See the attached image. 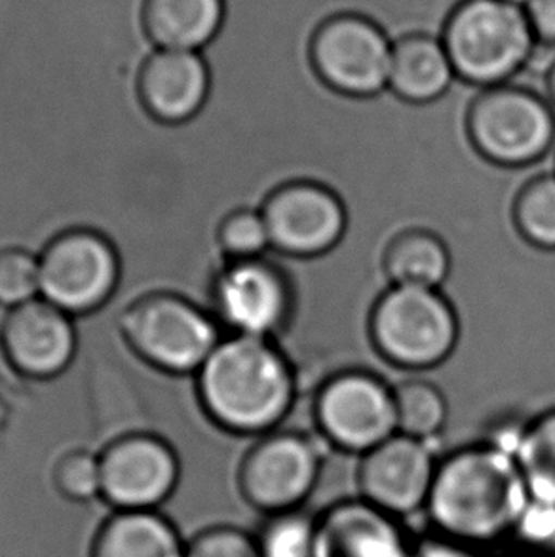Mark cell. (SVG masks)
<instances>
[{
  "instance_id": "27",
  "label": "cell",
  "mask_w": 555,
  "mask_h": 557,
  "mask_svg": "<svg viewBox=\"0 0 555 557\" xmlns=\"http://www.w3.org/2000/svg\"><path fill=\"white\" fill-rule=\"evenodd\" d=\"M40 294L38 257L15 246L0 248V305L15 309Z\"/></svg>"
},
{
  "instance_id": "15",
  "label": "cell",
  "mask_w": 555,
  "mask_h": 557,
  "mask_svg": "<svg viewBox=\"0 0 555 557\" xmlns=\"http://www.w3.org/2000/svg\"><path fill=\"white\" fill-rule=\"evenodd\" d=\"M0 339L8 362L30 379L60 375L76 355L73 317L42 297L10 310Z\"/></svg>"
},
{
  "instance_id": "6",
  "label": "cell",
  "mask_w": 555,
  "mask_h": 557,
  "mask_svg": "<svg viewBox=\"0 0 555 557\" xmlns=\"http://www.w3.org/2000/svg\"><path fill=\"white\" fill-rule=\"evenodd\" d=\"M124 339L157 370L195 373L221 341L219 322L196 302L172 292L139 297L121 318Z\"/></svg>"
},
{
  "instance_id": "7",
  "label": "cell",
  "mask_w": 555,
  "mask_h": 557,
  "mask_svg": "<svg viewBox=\"0 0 555 557\" xmlns=\"http://www.w3.org/2000/svg\"><path fill=\"white\" fill-rule=\"evenodd\" d=\"M211 307L233 335L278 341L292 322L295 286L284 259L226 261L211 284Z\"/></svg>"
},
{
  "instance_id": "30",
  "label": "cell",
  "mask_w": 555,
  "mask_h": 557,
  "mask_svg": "<svg viewBox=\"0 0 555 557\" xmlns=\"http://www.w3.org/2000/svg\"><path fill=\"white\" fill-rule=\"evenodd\" d=\"M514 535L536 550H555V505L531 500Z\"/></svg>"
},
{
  "instance_id": "29",
  "label": "cell",
  "mask_w": 555,
  "mask_h": 557,
  "mask_svg": "<svg viewBox=\"0 0 555 557\" xmlns=\"http://www.w3.org/2000/svg\"><path fill=\"white\" fill-rule=\"evenodd\" d=\"M185 557H261L257 536L238 528H211L187 544Z\"/></svg>"
},
{
  "instance_id": "32",
  "label": "cell",
  "mask_w": 555,
  "mask_h": 557,
  "mask_svg": "<svg viewBox=\"0 0 555 557\" xmlns=\"http://www.w3.org/2000/svg\"><path fill=\"white\" fill-rule=\"evenodd\" d=\"M544 90H546V98L552 101V106L555 107V63L554 67L550 69L548 76L544 81Z\"/></svg>"
},
{
  "instance_id": "20",
  "label": "cell",
  "mask_w": 555,
  "mask_h": 557,
  "mask_svg": "<svg viewBox=\"0 0 555 557\" xmlns=\"http://www.w3.org/2000/svg\"><path fill=\"white\" fill-rule=\"evenodd\" d=\"M187 546L157 510L116 512L99 529L91 557H185Z\"/></svg>"
},
{
  "instance_id": "23",
  "label": "cell",
  "mask_w": 555,
  "mask_h": 557,
  "mask_svg": "<svg viewBox=\"0 0 555 557\" xmlns=\"http://www.w3.org/2000/svg\"><path fill=\"white\" fill-rule=\"evenodd\" d=\"M514 457L531 500L555 505V409L527 424Z\"/></svg>"
},
{
  "instance_id": "28",
  "label": "cell",
  "mask_w": 555,
  "mask_h": 557,
  "mask_svg": "<svg viewBox=\"0 0 555 557\" xmlns=\"http://www.w3.org/2000/svg\"><path fill=\"white\" fill-rule=\"evenodd\" d=\"M53 482L63 497L73 503H90L101 495V465L94 453L76 449L61 457Z\"/></svg>"
},
{
  "instance_id": "12",
  "label": "cell",
  "mask_w": 555,
  "mask_h": 557,
  "mask_svg": "<svg viewBox=\"0 0 555 557\" xmlns=\"http://www.w3.org/2000/svg\"><path fill=\"white\" fill-rule=\"evenodd\" d=\"M272 251L293 259H318L341 246L348 231L345 203L331 188L312 182L289 183L261 208Z\"/></svg>"
},
{
  "instance_id": "14",
  "label": "cell",
  "mask_w": 555,
  "mask_h": 557,
  "mask_svg": "<svg viewBox=\"0 0 555 557\" xmlns=\"http://www.w3.org/2000/svg\"><path fill=\"white\" fill-rule=\"evenodd\" d=\"M437 462L430 442L398 432L361 457V500L392 518L427 510Z\"/></svg>"
},
{
  "instance_id": "21",
  "label": "cell",
  "mask_w": 555,
  "mask_h": 557,
  "mask_svg": "<svg viewBox=\"0 0 555 557\" xmlns=\"http://www.w3.org/2000/svg\"><path fill=\"white\" fill-rule=\"evenodd\" d=\"M384 271L392 286L445 292L453 278V256L437 234L414 228L392 242L384 259Z\"/></svg>"
},
{
  "instance_id": "26",
  "label": "cell",
  "mask_w": 555,
  "mask_h": 557,
  "mask_svg": "<svg viewBox=\"0 0 555 557\" xmlns=\"http://www.w3.org/2000/svg\"><path fill=\"white\" fill-rule=\"evenodd\" d=\"M218 246L226 261L261 259L272 251L271 234L261 210L234 208L219 219Z\"/></svg>"
},
{
  "instance_id": "5",
  "label": "cell",
  "mask_w": 555,
  "mask_h": 557,
  "mask_svg": "<svg viewBox=\"0 0 555 557\" xmlns=\"http://www.w3.org/2000/svg\"><path fill=\"white\" fill-rule=\"evenodd\" d=\"M468 134L493 164L534 166L555 157V107L526 84L483 88L470 107Z\"/></svg>"
},
{
  "instance_id": "4",
  "label": "cell",
  "mask_w": 555,
  "mask_h": 557,
  "mask_svg": "<svg viewBox=\"0 0 555 557\" xmlns=\"http://www.w3.org/2000/svg\"><path fill=\"white\" fill-rule=\"evenodd\" d=\"M443 45L460 81L491 88L523 71L536 45L526 7L510 0H465L443 30Z\"/></svg>"
},
{
  "instance_id": "9",
  "label": "cell",
  "mask_w": 555,
  "mask_h": 557,
  "mask_svg": "<svg viewBox=\"0 0 555 557\" xmlns=\"http://www.w3.org/2000/svg\"><path fill=\"white\" fill-rule=\"evenodd\" d=\"M40 295L71 317L101 309L121 280L113 242L94 228H69L38 256Z\"/></svg>"
},
{
  "instance_id": "22",
  "label": "cell",
  "mask_w": 555,
  "mask_h": 557,
  "mask_svg": "<svg viewBox=\"0 0 555 557\" xmlns=\"http://www.w3.org/2000/svg\"><path fill=\"white\" fill-rule=\"evenodd\" d=\"M398 432L422 442L442 440L449 426L451 407L442 388L428 376L407 379L394 386Z\"/></svg>"
},
{
  "instance_id": "33",
  "label": "cell",
  "mask_w": 555,
  "mask_h": 557,
  "mask_svg": "<svg viewBox=\"0 0 555 557\" xmlns=\"http://www.w3.org/2000/svg\"><path fill=\"white\" fill-rule=\"evenodd\" d=\"M514 4H519V7H527L529 4V0H510Z\"/></svg>"
},
{
  "instance_id": "8",
  "label": "cell",
  "mask_w": 555,
  "mask_h": 557,
  "mask_svg": "<svg viewBox=\"0 0 555 557\" xmlns=\"http://www.w3.org/2000/svg\"><path fill=\"white\" fill-rule=\"evenodd\" d=\"M312 424L333 449L363 457L398 434L394 386L368 371L331 376L316 394Z\"/></svg>"
},
{
  "instance_id": "1",
  "label": "cell",
  "mask_w": 555,
  "mask_h": 557,
  "mask_svg": "<svg viewBox=\"0 0 555 557\" xmlns=\"http://www.w3.org/2000/svg\"><path fill=\"white\" fill-rule=\"evenodd\" d=\"M529 503L516 457L480 442L455 447L437 462L427 512L449 541L481 546L514 535Z\"/></svg>"
},
{
  "instance_id": "25",
  "label": "cell",
  "mask_w": 555,
  "mask_h": 557,
  "mask_svg": "<svg viewBox=\"0 0 555 557\" xmlns=\"http://www.w3.org/2000/svg\"><path fill=\"white\" fill-rule=\"evenodd\" d=\"M320 520L303 508L269 516L257 535L261 557H316Z\"/></svg>"
},
{
  "instance_id": "31",
  "label": "cell",
  "mask_w": 555,
  "mask_h": 557,
  "mask_svg": "<svg viewBox=\"0 0 555 557\" xmlns=\"http://www.w3.org/2000/svg\"><path fill=\"white\" fill-rule=\"evenodd\" d=\"M526 10L536 40L555 46V0H529Z\"/></svg>"
},
{
  "instance_id": "19",
  "label": "cell",
  "mask_w": 555,
  "mask_h": 557,
  "mask_svg": "<svg viewBox=\"0 0 555 557\" xmlns=\"http://www.w3.org/2000/svg\"><path fill=\"white\" fill-rule=\"evenodd\" d=\"M443 40L434 35H409L392 46L388 90L409 103H432L457 83Z\"/></svg>"
},
{
  "instance_id": "13",
  "label": "cell",
  "mask_w": 555,
  "mask_h": 557,
  "mask_svg": "<svg viewBox=\"0 0 555 557\" xmlns=\"http://www.w3.org/2000/svg\"><path fill=\"white\" fill-rule=\"evenodd\" d=\"M101 497L119 512L157 510L180 482L172 445L152 434L121 437L99 455Z\"/></svg>"
},
{
  "instance_id": "2",
  "label": "cell",
  "mask_w": 555,
  "mask_h": 557,
  "mask_svg": "<svg viewBox=\"0 0 555 557\" xmlns=\"http://www.w3.org/2000/svg\"><path fill=\"white\" fill-rule=\"evenodd\" d=\"M198 396L219 429L261 437L280 430L297 409L299 384L276 341L231 335L198 371Z\"/></svg>"
},
{
  "instance_id": "24",
  "label": "cell",
  "mask_w": 555,
  "mask_h": 557,
  "mask_svg": "<svg viewBox=\"0 0 555 557\" xmlns=\"http://www.w3.org/2000/svg\"><path fill=\"white\" fill-rule=\"evenodd\" d=\"M514 219L527 242L555 251V170L527 183L516 200Z\"/></svg>"
},
{
  "instance_id": "10",
  "label": "cell",
  "mask_w": 555,
  "mask_h": 557,
  "mask_svg": "<svg viewBox=\"0 0 555 557\" xmlns=\"http://www.w3.org/2000/svg\"><path fill=\"white\" fill-rule=\"evenodd\" d=\"M322 467V447L312 434L274 430L249 447L238 470V485L259 512H292L314 493Z\"/></svg>"
},
{
  "instance_id": "11",
  "label": "cell",
  "mask_w": 555,
  "mask_h": 557,
  "mask_svg": "<svg viewBox=\"0 0 555 557\" xmlns=\"http://www.w3.org/2000/svg\"><path fill=\"white\" fill-rule=\"evenodd\" d=\"M392 38L360 15H338L323 23L312 46L316 69L333 90L373 98L388 90Z\"/></svg>"
},
{
  "instance_id": "16",
  "label": "cell",
  "mask_w": 555,
  "mask_h": 557,
  "mask_svg": "<svg viewBox=\"0 0 555 557\" xmlns=\"http://www.w3.org/2000/svg\"><path fill=\"white\" fill-rule=\"evenodd\" d=\"M210 91V65L198 52L157 50L145 60L137 76L143 109L162 124L193 121Z\"/></svg>"
},
{
  "instance_id": "3",
  "label": "cell",
  "mask_w": 555,
  "mask_h": 557,
  "mask_svg": "<svg viewBox=\"0 0 555 557\" xmlns=\"http://www.w3.org/2000/svg\"><path fill=\"white\" fill-rule=\"evenodd\" d=\"M371 337L379 355L407 375L440 373L457 350L460 337L457 310L440 289L391 286L371 317Z\"/></svg>"
},
{
  "instance_id": "17",
  "label": "cell",
  "mask_w": 555,
  "mask_h": 557,
  "mask_svg": "<svg viewBox=\"0 0 555 557\" xmlns=\"http://www.w3.org/2000/svg\"><path fill=\"white\" fill-rule=\"evenodd\" d=\"M394 521L361 498L335 506L320 520L316 557H407Z\"/></svg>"
},
{
  "instance_id": "18",
  "label": "cell",
  "mask_w": 555,
  "mask_h": 557,
  "mask_svg": "<svg viewBox=\"0 0 555 557\" xmlns=\"http://www.w3.org/2000/svg\"><path fill=\"white\" fill-rule=\"evenodd\" d=\"M226 10V0H143V30L158 50L198 52L225 29Z\"/></svg>"
}]
</instances>
